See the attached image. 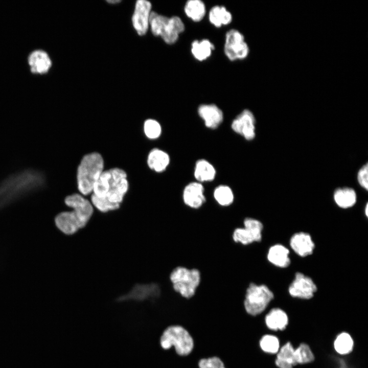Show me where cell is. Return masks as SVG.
Instances as JSON below:
<instances>
[{
  "mask_svg": "<svg viewBox=\"0 0 368 368\" xmlns=\"http://www.w3.org/2000/svg\"><path fill=\"white\" fill-rule=\"evenodd\" d=\"M169 163V155L160 149L154 148L148 154V165L151 169L155 172H161L165 171Z\"/></svg>",
  "mask_w": 368,
  "mask_h": 368,
  "instance_id": "7402d4cb",
  "label": "cell"
},
{
  "mask_svg": "<svg viewBox=\"0 0 368 368\" xmlns=\"http://www.w3.org/2000/svg\"><path fill=\"white\" fill-rule=\"evenodd\" d=\"M214 49V44L208 39L194 40L191 44V52L195 59L201 61L206 60Z\"/></svg>",
  "mask_w": 368,
  "mask_h": 368,
  "instance_id": "cb8c5ba5",
  "label": "cell"
},
{
  "mask_svg": "<svg viewBox=\"0 0 368 368\" xmlns=\"http://www.w3.org/2000/svg\"><path fill=\"white\" fill-rule=\"evenodd\" d=\"M224 51L228 59L234 61L246 58L249 49L243 34L237 30L232 29L225 35Z\"/></svg>",
  "mask_w": 368,
  "mask_h": 368,
  "instance_id": "30bf717a",
  "label": "cell"
},
{
  "mask_svg": "<svg viewBox=\"0 0 368 368\" xmlns=\"http://www.w3.org/2000/svg\"><path fill=\"white\" fill-rule=\"evenodd\" d=\"M261 350L266 353L276 354L280 348L279 340L274 335L265 334L259 340Z\"/></svg>",
  "mask_w": 368,
  "mask_h": 368,
  "instance_id": "83f0119b",
  "label": "cell"
},
{
  "mask_svg": "<svg viewBox=\"0 0 368 368\" xmlns=\"http://www.w3.org/2000/svg\"><path fill=\"white\" fill-rule=\"evenodd\" d=\"M289 254L288 248L282 244H277L269 248L267 258L273 265L280 268H286L290 264Z\"/></svg>",
  "mask_w": 368,
  "mask_h": 368,
  "instance_id": "d6986e66",
  "label": "cell"
},
{
  "mask_svg": "<svg viewBox=\"0 0 368 368\" xmlns=\"http://www.w3.org/2000/svg\"><path fill=\"white\" fill-rule=\"evenodd\" d=\"M216 171L213 165L205 159L196 161L194 175L199 182L212 181L215 178Z\"/></svg>",
  "mask_w": 368,
  "mask_h": 368,
  "instance_id": "44dd1931",
  "label": "cell"
},
{
  "mask_svg": "<svg viewBox=\"0 0 368 368\" xmlns=\"http://www.w3.org/2000/svg\"><path fill=\"white\" fill-rule=\"evenodd\" d=\"M104 161L100 154L93 152L85 155L77 170V183L79 192L87 195L93 191L94 186L103 172Z\"/></svg>",
  "mask_w": 368,
  "mask_h": 368,
  "instance_id": "277c9868",
  "label": "cell"
},
{
  "mask_svg": "<svg viewBox=\"0 0 368 368\" xmlns=\"http://www.w3.org/2000/svg\"><path fill=\"white\" fill-rule=\"evenodd\" d=\"M290 245L292 249L302 257L311 255L315 247L311 236L304 232L294 234L290 239Z\"/></svg>",
  "mask_w": 368,
  "mask_h": 368,
  "instance_id": "2e32d148",
  "label": "cell"
},
{
  "mask_svg": "<svg viewBox=\"0 0 368 368\" xmlns=\"http://www.w3.org/2000/svg\"><path fill=\"white\" fill-rule=\"evenodd\" d=\"M173 291L186 299L193 298L201 282V273L196 268L177 266L169 274Z\"/></svg>",
  "mask_w": 368,
  "mask_h": 368,
  "instance_id": "3957f363",
  "label": "cell"
},
{
  "mask_svg": "<svg viewBox=\"0 0 368 368\" xmlns=\"http://www.w3.org/2000/svg\"><path fill=\"white\" fill-rule=\"evenodd\" d=\"M198 364L199 368H225L222 361L217 357L202 359Z\"/></svg>",
  "mask_w": 368,
  "mask_h": 368,
  "instance_id": "f546056e",
  "label": "cell"
},
{
  "mask_svg": "<svg viewBox=\"0 0 368 368\" xmlns=\"http://www.w3.org/2000/svg\"><path fill=\"white\" fill-rule=\"evenodd\" d=\"M198 113L203 120L205 126L214 129L222 122V111L215 104H201L198 108Z\"/></svg>",
  "mask_w": 368,
  "mask_h": 368,
  "instance_id": "9a60e30c",
  "label": "cell"
},
{
  "mask_svg": "<svg viewBox=\"0 0 368 368\" xmlns=\"http://www.w3.org/2000/svg\"><path fill=\"white\" fill-rule=\"evenodd\" d=\"M357 180L361 188L368 190V164L363 165L358 170L357 174Z\"/></svg>",
  "mask_w": 368,
  "mask_h": 368,
  "instance_id": "4dcf8cb0",
  "label": "cell"
},
{
  "mask_svg": "<svg viewBox=\"0 0 368 368\" xmlns=\"http://www.w3.org/2000/svg\"><path fill=\"white\" fill-rule=\"evenodd\" d=\"M335 352L340 355L349 354L353 350L354 341L349 334L342 332L338 334L333 343Z\"/></svg>",
  "mask_w": 368,
  "mask_h": 368,
  "instance_id": "484cf974",
  "label": "cell"
},
{
  "mask_svg": "<svg viewBox=\"0 0 368 368\" xmlns=\"http://www.w3.org/2000/svg\"><path fill=\"white\" fill-rule=\"evenodd\" d=\"M149 26L154 36H160L169 44L175 43L185 29L184 23L178 16L168 17L154 11L151 12Z\"/></svg>",
  "mask_w": 368,
  "mask_h": 368,
  "instance_id": "8992f818",
  "label": "cell"
},
{
  "mask_svg": "<svg viewBox=\"0 0 368 368\" xmlns=\"http://www.w3.org/2000/svg\"><path fill=\"white\" fill-rule=\"evenodd\" d=\"M107 2L109 3H111V4H113L120 3V2H121V1H118V0L112 1L111 0V1H107Z\"/></svg>",
  "mask_w": 368,
  "mask_h": 368,
  "instance_id": "1f68e13d",
  "label": "cell"
},
{
  "mask_svg": "<svg viewBox=\"0 0 368 368\" xmlns=\"http://www.w3.org/2000/svg\"><path fill=\"white\" fill-rule=\"evenodd\" d=\"M204 187L199 182H192L184 188L182 200L185 204L192 209H199L206 202Z\"/></svg>",
  "mask_w": 368,
  "mask_h": 368,
  "instance_id": "5bb4252c",
  "label": "cell"
},
{
  "mask_svg": "<svg viewBox=\"0 0 368 368\" xmlns=\"http://www.w3.org/2000/svg\"><path fill=\"white\" fill-rule=\"evenodd\" d=\"M65 203L73 210L59 213L55 222L62 233L70 235L86 226L93 215L94 208L88 200L79 194L67 196Z\"/></svg>",
  "mask_w": 368,
  "mask_h": 368,
  "instance_id": "6da1fadb",
  "label": "cell"
},
{
  "mask_svg": "<svg viewBox=\"0 0 368 368\" xmlns=\"http://www.w3.org/2000/svg\"><path fill=\"white\" fill-rule=\"evenodd\" d=\"M152 5L149 1L139 0L136 1L132 22L138 35H145L149 28V18L151 12Z\"/></svg>",
  "mask_w": 368,
  "mask_h": 368,
  "instance_id": "4fadbf2b",
  "label": "cell"
},
{
  "mask_svg": "<svg viewBox=\"0 0 368 368\" xmlns=\"http://www.w3.org/2000/svg\"><path fill=\"white\" fill-rule=\"evenodd\" d=\"M367 213H368V205H367V203H366L365 207V214L366 216H368Z\"/></svg>",
  "mask_w": 368,
  "mask_h": 368,
  "instance_id": "d6a6232c",
  "label": "cell"
},
{
  "mask_svg": "<svg viewBox=\"0 0 368 368\" xmlns=\"http://www.w3.org/2000/svg\"><path fill=\"white\" fill-rule=\"evenodd\" d=\"M264 320L267 328L271 331H283L288 323L286 313L282 309L274 307L266 311Z\"/></svg>",
  "mask_w": 368,
  "mask_h": 368,
  "instance_id": "ac0fdd59",
  "label": "cell"
},
{
  "mask_svg": "<svg viewBox=\"0 0 368 368\" xmlns=\"http://www.w3.org/2000/svg\"><path fill=\"white\" fill-rule=\"evenodd\" d=\"M184 11L189 18L198 22L205 16L206 8L204 3L200 0H190L186 3Z\"/></svg>",
  "mask_w": 368,
  "mask_h": 368,
  "instance_id": "d4e9b609",
  "label": "cell"
},
{
  "mask_svg": "<svg viewBox=\"0 0 368 368\" xmlns=\"http://www.w3.org/2000/svg\"><path fill=\"white\" fill-rule=\"evenodd\" d=\"M274 298L273 293L267 286L251 282L245 290L244 309L248 314L257 316L266 311Z\"/></svg>",
  "mask_w": 368,
  "mask_h": 368,
  "instance_id": "5b68a950",
  "label": "cell"
},
{
  "mask_svg": "<svg viewBox=\"0 0 368 368\" xmlns=\"http://www.w3.org/2000/svg\"><path fill=\"white\" fill-rule=\"evenodd\" d=\"M357 198L356 192L352 188H338L333 193L335 203L342 209H348L354 206L356 203Z\"/></svg>",
  "mask_w": 368,
  "mask_h": 368,
  "instance_id": "ffe728a7",
  "label": "cell"
},
{
  "mask_svg": "<svg viewBox=\"0 0 368 368\" xmlns=\"http://www.w3.org/2000/svg\"><path fill=\"white\" fill-rule=\"evenodd\" d=\"M160 345L164 349L174 346L179 355H187L193 348V340L189 332L182 327L172 326L165 330L160 338Z\"/></svg>",
  "mask_w": 368,
  "mask_h": 368,
  "instance_id": "ba28073f",
  "label": "cell"
},
{
  "mask_svg": "<svg viewBox=\"0 0 368 368\" xmlns=\"http://www.w3.org/2000/svg\"><path fill=\"white\" fill-rule=\"evenodd\" d=\"M264 226L262 222L258 219L244 217L242 221V226L234 228L231 238L234 243L242 246H248L255 242H260L262 239Z\"/></svg>",
  "mask_w": 368,
  "mask_h": 368,
  "instance_id": "9c48e42d",
  "label": "cell"
},
{
  "mask_svg": "<svg viewBox=\"0 0 368 368\" xmlns=\"http://www.w3.org/2000/svg\"><path fill=\"white\" fill-rule=\"evenodd\" d=\"M317 287L312 279L301 272L295 273L288 288L290 295L294 298L309 300L314 297Z\"/></svg>",
  "mask_w": 368,
  "mask_h": 368,
  "instance_id": "8fae6325",
  "label": "cell"
},
{
  "mask_svg": "<svg viewBox=\"0 0 368 368\" xmlns=\"http://www.w3.org/2000/svg\"><path fill=\"white\" fill-rule=\"evenodd\" d=\"M213 196L218 204L223 207L232 205L234 201V193L231 188L226 185L217 187L214 191Z\"/></svg>",
  "mask_w": 368,
  "mask_h": 368,
  "instance_id": "4316f807",
  "label": "cell"
},
{
  "mask_svg": "<svg viewBox=\"0 0 368 368\" xmlns=\"http://www.w3.org/2000/svg\"><path fill=\"white\" fill-rule=\"evenodd\" d=\"M314 360V355L308 344L302 343L294 349L290 342H287L276 354L275 364L279 368H293L298 364L311 363Z\"/></svg>",
  "mask_w": 368,
  "mask_h": 368,
  "instance_id": "52a82bcc",
  "label": "cell"
},
{
  "mask_svg": "<svg viewBox=\"0 0 368 368\" xmlns=\"http://www.w3.org/2000/svg\"><path fill=\"white\" fill-rule=\"evenodd\" d=\"M209 19L216 28L227 25L232 21V15L226 8L222 6H215L210 10Z\"/></svg>",
  "mask_w": 368,
  "mask_h": 368,
  "instance_id": "603a6c76",
  "label": "cell"
},
{
  "mask_svg": "<svg viewBox=\"0 0 368 368\" xmlns=\"http://www.w3.org/2000/svg\"><path fill=\"white\" fill-rule=\"evenodd\" d=\"M110 176L104 198L91 196V203L100 212L105 213L118 209L128 189L127 174L122 169H109Z\"/></svg>",
  "mask_w": 368,
  "mask_h": 368,
  "instance_id": "7a4b0ae2",
  "label": "cell"
},
{
  "mask_svg": "<svg viewBox=\"0 0 368 368\" xmlns=\"http://www.w3.org/2000/svg\"><path fill=\"white\" fill-rule=\"evenodd\" d=\"M30 71L34 74H45L52 66V61L48 54L42 50L32 51L28 56Z\"/></svg>",
  "mask_w": 368,
  "mask_h": 368,
  "instance_id": "e0dca14e",
  "label": "cell"
},
{
  "mask_svg": "<svg viewBox=\"0 0 368 368\" xmlns=\"http://www.w3.org/2000/svg\"><path fill=\"white\" fill-rule=\"evenodd\" d=\"M144 129L146 135L150 139L158 138L162 131L159 123L153 119H148L145 122Z\"/></svg>",
  "mask_w": 368,
  "mask_h": 368,
  "instance_id": "f1b7e54d",
  "label": "cell"
},
{
  "mask_svg": "<svg viewBox=\"0 0 368 368\" xmlns=\"http://www.w3.org/2000/svg\"><path fill=\"white\" fill-rule=\"evenodd\" d=\"M231 127L236 133L245 139L251 141L256 136V119L248 109L243 110L233 121Z\"/></svg>",
  "mask_w": 368,
  "mask_h": 368,
  "instance_id": "7c38bea8",
  "label": "cell"
}]
</instances>
